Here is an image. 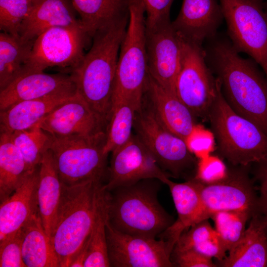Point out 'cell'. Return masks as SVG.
I'll return each mask as SVG.
<instances>
[{
	"label": "cell",
	"instance_id": "52a82bcc",
	"mask_svg": "<svg viewBox=\"0 0 267 267\" xmlns=\"http://www.w3.org/2000/svg\"><path fill=\"white\" fill-rule=\"evenodd\" d=\"M53 137L49 149L62 182L71 185L92 179L103 180L107 176L104 152L106 132L84 136Z\"/></svg>",
	"mask_w": 267,
	"mask_h": 267
},
{
	"label": "cell",
	"instance_id": "3957f363",
	"mask_svg": "<svg viewBox=\"0 0 267 267\" xmlns=\"http://www.w3.org/2000/svg\"><path fill=\"white\" fill-rule=\"evenodd\" d=\"M156 178L107 190L108 221L117 230L157 238L175 222L160 204Z\"/></svg>",
	"mask_w": 267,
	"mask_h": 267
},
{
	"label": "cell",
	"instance_id": "f35d334b",
	"mask_svg": "<svg viewBox=\"0 0 267 267\" xmlns=\"http://www.w3.org/2000/svg\"><path fill=\"white\" fill-rule=\"evenodd\" d=\"M212 142L210 137L205 134L202 129L198 126L186 143L189 150L195 157L201 159L208 156Z\"/></svg>",
	"mask_w": 267,
	"mask_h": 267
},
{
	"label": "cell",
	"instance_id": "ffe728a7",
	"mask_svg": "<svg viewBox=\"0 0 267 267\" xmlns=\"http://www.w3.org/2000/svg\"><path fill=\"white\" fill-rule=\"evenodd\" d=\"M39 167L30 173L12 194L0 202V242L15 234L39 213Z\"/></svg>",
	"mask_w": 267,
	"mask_h": 267
},
{
	"label": "cell",
	"instance_id": "d590c367",
	"mask_svg": "<svg viewBox=\"0 0 267 267\" xmlns=\"http://www.w3.org/2000/svg\"><path fill=\"white\" fill-rule=\"evenodd\" d=\"M227 169L218 157L207 156L200 159L194 178L204 184L219 181L227 175Z\"/></svg>",
	"mask_w": 267,
	"mask_h": 267
},
{
	"label": "cell",
	"instance_id": "7a4b0ae2",
	"mask_svg": "<svg viewBox=\"0 0 267 267\" xmlns=\"http://www.w3.org/2000/svg\"><path fill=\"white\" fill-rule=\"evenodd\" d=\"M129 17L98 31L79 64L71 71L77 92L107 126L120 49Z\"/></svg>",
	"mask_w": 267,
	"mask_h": 267
},
{
	"label": "cell",
	"instance_id": "603a6c76",
	"mask_svg": "<svg viewBox=\"0 0 267 267\" xmlns=\"http://www.w3.org/2000/svg\"><path fill=\"white\" fill-rule=\"evenodd\" d=\"M163 183L169 188L178 214V219L158 237L168 241L174 247L182 232L193 224L200 211L199 182L193 178L185 182L178 183L168 178Z\"/></svg>",
	"mask_w": 267,
	"mask_h": 267
},
{
	"label": "cell",
	"instance_id": "6da1fadb",
	"mask_svg": "<svg viewBox=\"0 0 267 267\" xmlns=\"http://www.w3.org/2000/svg\"><path fill=\"white\" fill-rule=\"evenodd\" d=\"M203 46L206 62L227 104L267 135V78L258 64L241 57L227 36L218 33Z\"/></svg>",
	"mask_w": 267,
	"mask_h": 267
},
{
	"label": "cell",
	"instance_id": "277c9868",
	"mask_svg": "<svg viewBox=\"0 0 267 267\" xmlns=\"http://www.w3.org/2000/svg\"><path fill=\"white\" fill-rule=\"evenodd\" d=\"M103 181L92 179L71 185L63 183L50 237L60 267H70L89 238Z\"/></svg>",
	"mask_w": 267,
	"mask_h": 267
},
{
	"label": "cell",
	"instance_id": "74e56055",
	"mask_svg": "<svg viewBox=\"0 0 267 267\" xmlns=\"http://www.w3.org/2000/svg\"><path fill=\"white\" fill-rule=\"evenodd\" d=\"M145 11V26L170 19V10L175 0H142Z\"/></svg>",
	"mask_w": 267,
	"mask_h": 267
},
{
	"label": "cell",
	"instance_id": "ab89813d",
	"mask_svg": "<svg viewBox=\"0 0 267 267\" xmlns=\"http://www.w3.org/2000/svg\"><path fill=\"white\" fill-rule=\"evenodd\" d=\"M256 178L259 183V209L267 214V158L257 163Z\"/></svg>",
	"mask_w": 267,
	"mask_h": 267
},
{
	"label": "cell",
	"instance_id": "8fae6325",
	"mask_svg": "<svg viewBox=\"0 0 267 267\" xmlns=\"http://www.w3.org/2000/svg\"><path fill=\"white\" fill-rule=\"evenodd\" d=\"M88 38L81 23L45 31L34 41L21 75L55 67L71 72L82 60Z\"/></svg>",
	"mask_w": 267,
	"mask_h": 267
},
{
	"label": "cell",
	"instance_id": "8992f818",
	"mask_svg": "<svg viewBox=\"0 0 267 267\" xmlns=\"http://www.w3.org/2000/svg\"><path fill=\"white\" fill-rule=\"evenodd\" d=\"M129 21L121 45L112 107L122 101L141 107L148 75L145 49V11L142 0H129Z\"/></svg>",
	"mask_w": 267,
	"mask_h": 267
},
{
	"label": "cell",
	"instance_id": "8d00e7d4",
	"mask_svg": "<svg viewBox=\"0 0 267 267\" xmlns=\"http://www.w3.org/2000/svg\"><path fill=\"white\" fill-rule=\"evenodd\" d=\"M171 259L174 267H216L212 259L207 257L193 249L173 250Z\"/></svg>",
	"mask_w": 267,
	"mask_h": 267
},
{
	"label": "cell",
	"instance_id": "30bf717a",
	"mask_svg": "<svg viewBox=\"0 0 267 267\" xmlns=\"http://www.w3.org/2000/svg\"><path fill=\"white\" fill-rule=\"evenodd\" d=\"M134 129L136 135L170 177L180 178L197 163L184 140L167 129L148 106L136 112Z\"/></svg>",
	"mask_w": 267,
	"mask_h": 267
},
{
	"label": "cell",
	"instance_id": "5b68a950",
	"mask_svg": "<svg viewBox=\"0 0 267 267\" xmlns=\"http://www.w3.org/2000/svg\"><path fill=\"white\" fill-rule=\"evenodd\" d=\"M208 121L219 154L232 166L247 167L267 158V135L232 110L222 95L220 85Z\"/></svg>",
	"mask_w": 267,
	"mask_h": 267
},
{
	"label": "cell",
	"instance_id": "e575fe53",
	"mask_svg": "<svg viewBox=\"0 0 267 267\" xmlns=\"http://www.w3.org/2000/svg\"><path fill=\"white\" fill-rule=\"evenodd\" d=\"M22 228L0 242V267H26L22 255Z\"/></svg>",
	"mask_w": 267,
	"mask_h": 267
},
{
	"label": "cell",
	"instance_id": "7bdbcfd3",
	"mask_svg": "<svg viewBox=\"0 0 267 267\" xmlns=\"http://www.w3.org/2000/svg\"><path fill=\"white\" fill-rule=\"evenodd\" d=\"M33 3H34L35 2H36L37 0H31Z\"/></svg>",
	"mask_w": 267,
	"mask_h": 267
},
{
	"label": "cell",
	"instance_id": "60d3db41",
	"mask_svg": "<svg viewBox=\"0 0 267 267\" xmlns=\"http://www.w3.org/2000/svg\"><path fill=\"white\" fill-rule=\"evenodd\" d=\"M89 243V237L78 253L70 265V267H83L86 261Z\"/></svg>",
	"mask_w": 267,
	"mask_h": 267
},
{
	"label": "cell",
	"instance_id": "d6a6232c",
	"mask_svg": "<svg viewBox=\"0 0 267 267\" xmlns=\"http://www.w3.org/2000/svg\"><path fill=\"white\" fill-rule=\"evenodd\" d=\"M253 214L245 211H222L211 217L215 229L227 252L242 238L247 222Z\"/></svg>",
	"mask_w": 267,
	"mask_h": 267
},
{
	"label": "cell",
	"instance_id": "1f68e13d",
	"mask_svg": "<svg viewBox=\"0 0 267 267\" xmlns=\"http://www.w3.org/2000/svg\"><path fill=\"white\" fill-rule=\"evenodd\" d=\"M9 134L29 169L34 171L38 168L44 155L50 148L52 136L38 125Z\"/></svg>",
	"mask_w": 267,
	"mask_h": 267
},
{
	"label": "cell",
	"instance_id": "484cf974",
	"mask_svg": "<svg viewBox=\"0 0 267 267\" xmlns=\"http://www.w3.org/2000/svg\"><path fill=\"white\" fill-rule=\"evenodd\" d=\"M89 38L99 30L129 17V0H70Z\"/></svg>",
	"mask_w": 267,
	"mask_h": 267
},
{
	"label": "cell",
	"instance_id": "7402d4cb",
	"mask_svg": "<svg viewBox=\"0 0 267 267\" xmlns=\"http://www.w3.org/2000/svg\"><path fill=\"white\" fill-rule=\"evenodd\" d=\"M75 11L70 0H38L21 25L19 38L32 42L50 28L80 24Z\"/></svg>",
	"mask_w": 267,
	"mask_h": 267
},
{
	"label": "cell",
	"instance_id": "d4e9b609",
	"mask_svg": "<svg viewBox=\"0 0 267 267\" xmlns=\"http://www.w3.org/2000/svg\"><path fill=\"white\" fill-rule=\"evenodd\" d=\"M63 185L49 150L44 155L39 167L37 200L39 214L49 237L60 204Z\"/></svg>",
	"mask_w": 267,
	"mask_h": 267
},
{
	"label": "cell",
	"instance_id": "9c48e42d",
	"mask_svg": "<svg viewBox=\"0 0 267 267\" xmlns=\"http://www.w3.org/2000/svg\"><path fill=\"white\" fill-rule=\"evenodd\" d=\"M180 38L181 56L176 94L195 117L208 121L219 82L208 65L203 45Z\"/></svg>",
	"mask_w": 267,
	"mask_h": 267
},
{
	"label": "cell",
	"instance_id": "4dcf8cb0",
	"mask_svg": "<svg viewBox=\"0 0 267 267\" xmlns=\"http://www.w3.org/2000/svg\"><path fill=\"white\" fill-rule=\"evenodd\" d=\"M132 103L122 101L114 105L106 129L104 152L108 155L126 143L131 138L136 112Z\"/></svg>",
	"mask_w": 267,
	"mask_h": 267
},
{
	"label": "cell",
	"instance_id": "d6986e66",
	"mask_svg": "<svg viewBox=\"0 0 267 267\" xmlns=\"http://www.w3.org/2000/svg\"><path fill=\"white\" fill-rule=\"evenodd\" d=\"M145 93L149 105L162 124L169 131L186 142L198 126L195 117L178 97L148 75Z\"/></svg>",
	"mask_w": 267,
	"mask_h": 267
},
{
	"label": "cell",
	"instance_id": "9a60e30c",
	"mask_svg": "<svg viewBox=\"0 0 267 267\" xmlns=\"http://www.w3.org/2000/svg\"><path fill=\"white\" fill-rule=\"evenodd\" d=\"M107 176L104 187L107 191L149 178L158 179L163 183L166 178H170L133 134L126 143L111 152Z\"/></svg>",
	"mask_w": 267,
	"mask_h": 267
},
{
	"label": "cell",
	"instance_id": "44dd1931",
	"mask_svg": "<svg viewBox=\"0 0 267 267\" xmlns=\"http://www.w3.org/2000/svg\"><path fill=\"white\" fill-rule=\"evenodd\" d=\"M219 265L223 267H267V214L258 209L241 239Z\"/></svg>",
	"mask_w": 267,
	"mask_h": 267
},
{
	"label": "cell",
	"instance_id": "836d02e7",
	"mask_svg": "<svg viewBox=\"0 0 267 267\" xmlns=\"http://www.w3.org/2000/svg\"><path fill=\"white\" fill-rule=\"evenodd\" d=\"M31 0H0V29L19 38L22 23L33 5Z\"/></svg>",
	"mask_w": 267,
	"mask_h": 267
},
{
	"label": "cell",
	"instance_id": "e0dca14e",
	"mask_svg": "<svg viewBox=\"0 0 267 267\" xmlns=\"http://www.w3.org/2000/svg\"><path fill=\"white\" fill-rule=\"evenodd\" d=\"M223 19L217 0H183L178 14L172 23L181 38L203 45L218 33Z\"/></svg>",
	"mask_w": 267,
	"mask_h": 267
},
{
	"label": "cell",
	"instance_id": "2e32d148",
	"mask_svg": "<svg viewBox=\"0 0 267 267\" xmlns=\"http://www.w3.org/2000/svg\"><path fill=\"white\" fill-rule=\"evenodd\" d=\"M37 125L54 137L89 136L106 132V126L77 92Z\"/></svg>",
	"mask_w": 267,
	"mask_h": 267
},
{
	"label": "cell",
	"instance_id": "ba28073f",
	"mask_svg": "<svg viewBox=\"0 0 267 267\" xmlns=\"http://www.w3.org/2000/svg\"><path fill=\"white\" fill-rule=\"evenodd\" d=\"M265 0H219L227 37L239 52L260 65L267 78V16Z\"/></svg>",
	"mask_w": 267,
	"mask_h": 267
},
{
	"label": "cell",
	"instance_id": "4316f807",
	"mask_svg": "<svg viewBox=\"0 0 267 267\" xmlns=\"http://www.w3.org/2000/svg\"><path fill=\"white\" fill-rule=\"evenodd\" d=\"M22 255L26 267H59V261L39 213L22 227Z\"/></svg>",
	"mask_w": 267,
	"mask_h": 267
},
{
	"label": "cell",
	"instance_id": "b9f144b4",
	"mask_svg": "<svg viewBox=\"0 0 267 267\" xmlns=\"http://www.w3.org/2000/svg\"><path fill=\"white\" fill-rule=\"evenodd\" d=\"M264 9H265V11L266 14V15L267 16V0H265V3H264Z\"/></svg>",
	"mask_w": 267,
	"mask_h": 267
},
{
	"label": "cell",
	"instance_id": "cb8c5ba5",
	"mask_svg": "<svg viewBox=\"0 0 267 267\" xmlns=\"http://www.w3.org/2000/svg\"><path fill=\"white\" fill-rule=\"evenodd\" d=\"M74 95H53L22 101L0 110V131L10 134L33 127Z\"/></svg>",
	"mask_w": 267,
	"mask_h": 267
},
{
	"label": "cell",
	"instance_id": "4fadbf2b",
	"mask_svg": "<svg viewBox=\"0 0 267 267\" xmlns=\"http://www.w3.org/2000/svg\"><path fill=\"white\" fill-rule=\"evenodd\" d=\"M110 267H173L171 259L174 247L167 240L123 233L106 224Z\"/></svg>",
	"mask_w": 267,
	"mask_h": 267
},
{
	"label": "cell",
	"instance_id": "7c38bea8",
	"mask_svg": "<svg viewBox=\"0 0 267 267\" xmlns=\"http://www.w3.org/2000/svg\"><path fill=\"white\" fill-rule=\"evenodd\" d=\"M233 166L219 181L204 184L198 180L201 207L193 224L220 211H245L254 214L258 210V197L247 167Z\"/></svg>",
	"mask_w": 267,
	"mask_h": 267
},
{
	"label": "cell",
	"instance_id": "f546056e",
	"mask_svg": "<svg viewBox=\"0 0 267 267\" xmlns=\"http://www.w3.org/2000/svg\"><path fill=\"white\" fill-rule=\"evenodd\" d=\"M107 218V190L103 184L99 193L95 220L89 236L85 267H110L106 231Z\"/></svg>",
	"mask_w": 267,
	"mask_h": 267
},
{
	"label": "cell",
	"instance_id": "83f0119b",
	"mask_svg": "<svg viewBox=\"0 0 267 267\" xmlns=\"http://www.w3.org/2000/svg\"><path fill=\"white\" fill-rule=\"evenodd\" d=\"M10 135L0 134V201L7 198L31 172Z\"/></svg>",
	"mask_w": 267,
	"mask_h": 267
},
{
	"label": "cell",
	"instance_id": "5bb4252c",
	"mask_svg": "<svg viewBox=\"0 0 267 267\" xmlns=\"http://www.w3.org/2000/svg\"><path fill=\"white\" fill-rule=\"evenodd\" d=\"M145 49L149 75L175 94L181 56V40L170 19L145 26Z\"/></svg>",
	"mask_w": 267,
	"mask_h": 267
},
{
	"label": "cell",
	"instance_id": "ac0fdd59",
	"mask_svg": "<svg viewBox=\"0 0 267 267\" xmlns=\"http://www.w3.org/2000/svg\"><path fill=\"white\" fill-rule=\"evenodd\" d=\"M76 92L71 74L27 73L0 90V110L22 101L53 95H73Z\"/></svg>",
	"mask_w": 267,
	"mask_h": 267
},
{
	"label": "cell",
	"instance_id": "f1b7e54d",
	"mask_svg": "<svg viewBox=\"0 0 267 267\" xmlns=\"http://www.w3.org/2000/svg\"><path fill=\"white\" fill-rule=\"evenodd\" d=\"M33 42L23 43L19 38L0 33V90L22 74Z\"/></svg>",
	"mask_w": 267,
	"mask_h": 267
}]
</instances>
